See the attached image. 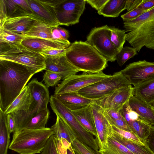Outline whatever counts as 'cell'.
Wrapping results in <instances>:
<instances>
[{
  "instance_id": "cell-8",
  "label": "cell",
  "mask_w": 154,
  "mask_h": 154,
  "mask_svg": "<svg viewBox=\"0 0 154 154\" xmlns=\"http://www.w3.org/2000/svg\"><path fill=\"white\" fill-rule=\"evenodd\" d=\"M0 59L10 60L26 65L32 69L36 73L46 68L45 56L21 44L7 51L0 53Z\"/></svg>"
},
{
  "instance_id": "cell-16",
  "label": "cell",
  "mask_w": 154,
  "mask_h": 154,
  "mask_svg": "<svg viewBox=\"0 0 154 154\" xmlns=\"http://www.w3.org/2000/svg\"><path fill=\"white\" fill-rule=\"evenodd\" d=\"M120 112L132 132L143 144L147 145L146 140L151 126L141 119L138 114L132 109L129 102L124 105Z\"/></svg>"
},
{
  "instance_id": "cell-44",
  "label": "cell",
  "mask_w": 154,
  "mask_h": 154,
  "mask_svg": "<svg viewBox=\"0 0 154 154\" xmlns=\"http://www.w3.org/2000/svg\"><path fill=\"white\" fill-rule=\"evenodd\" d=\"M66 48L55 49L47 50L43 51L40 53L44 56H59L66 54Z\"/></svg>"
},
{
  "instance_id": "cell-46",
  "label": "cell",
  "mask_w": 154,
  "mask_h": 154,
  "mask_svg": "<svg viewBox=\"0 0 154 154\" xmlns=\"http://www.w3.org/2000/svg\"><path fill=\"white\" fill-rule=\"evenodd\" d=\"M146 143L148 147L154 153V126L150 127L149 133Z\"/></svg>"
},
{
  "instance_id": "cell-10",
  "label": "cell",
  "mask_w": 154,
  "mask_h": 154,
  "mask_svg": "<svg viewBox=\"0 0 154 154\" xmlns=\"http://www.w3.org/2000/svg\"><path fill=\"white\" fill-rule=\"evenodd\" d=\"M103 71L97 73L83 72L82 74H74L63 80L55 88L54 95L78 92L81 89L109 77Z\"/></svg>"
},
{
  "instance_id": "cell-50",
  "label": "cell",
  "mask_w": 154,
  "mask_h": 154,
  "mask_svg": "<svg viewBox=\"0 0 154 154\" xmlns=\"http://www.w3.org/2000/svg\"><path fill=\"white\" fill-rule=\"evenodd\" d=\"M138 8L148 11L154 7V0H143Z\"/></svg>"
},
{
  "instance_id": "cell-32",
  "label": "cell",
  "mask_w": 154,
  "mask_h": 154,
  "mask_svg": "<svg viewBox=\"0 0 154 154\" xmlns=\"http://www.w3.org/2000/svg\"><path fill=\"white\" fill-rule=\"evenodd\" d=\"M98 152L99 154H134L110 135L103 149Z\"/></svg>"
},
{
  "instance_id": "cell-26",
  "label": "cell",
  "mask_w": 154,
  "mask_h": 154,
  "mask_svg": "<svg viewBox=\"0 0 154 154\" xmlns=\"http://www.w3.org/2000/svg\"><path fill=\"white\" fill-rule=\"evenodd\" d=\"M133 87V95L137 98L148 104L154 103V79Z\"/></svg>"
},
{
  "instance_id": "cell-11",
  "label": "cell",
  "mask_w": 154,
  "mask_h": 154,
  "mask_svg": "<svg viewBox=\"0 0 154 154\" xmlns=\"http://www.w3.org/2000/svg\"><path fill=\"white\" fill-rule=\"evenodd\" d=\"M85 0H58L54 8L59 25L78 23L85 9Z\"/></svg>"
},
{
  "instance_id": "cell-15",
  "label": "cell",
  "mask_w": 154,
  "mask_h": 154,
  "mask_svg": "<svg viewBox=\"0 0 154 154\" xmlns=\"http://www.w3.org/2000/svg\"><path fill=\"white\" fill-rule=\"evenodd\" d=\"M32 14L27 0H0V27L6 19Z\"/></svg>"
},
{
  "instance_id": "cell-53",
  "label": "cell",
  "mask_w": 154,
  "mask_h": 154,
  "mask_svg": "<svg viewBox=\"0 0 154 154\" xmlns=\"http://www.w3.org/2000/svg\"><path fill=\"white\" fill-rule=\"evenodd\" d=\"M151 105L152 106V107L154 110V103L152 105Z\"/></svg>"
},
{
  "instance_id": "cell-36",
  "label": "cell",
  "mask_w": 154,
  "mask_h": 154,
  "mask_svg": "<svg viewBox=\"0 0 154 154\" xmlns=\"http://www.w3.org/2000/svg\"><path fill=\"white\" fill-rule=\"evenodd\" d=\"M71 145L75 154H99L98 152L76 138L71 142Z\"/></svg>"
},
{
  "instance_id": "cell-4",
  "label": "cell",
  "mask_w": 154,
  "mask_h": 154,
  "mask_svg": "<svg viewBox=\"0 0 154 154\" xmlns=\"http://www.w3.org/2000/svg\"><path fill=\"white\" fill-rule=\"evenodd\" d=\"M54 134L51 128L38 130L24 129L13 133L9 149L19 154L40 153L48 139Z\"/></svg>"
},
{
  "instance_id": "cell-21",
  "label": "cell",
  "mask_w": 154,
  "mask_h": 154,
  "mask_svg": "<svg viewBox=\"0 0 154 154\" xmlns=\"http://www.w3.org/2000/svg\"><path fill=\"white\" fill-rule=\"evenodd\" d=\"M54 96L72 111L82 108L93 102V100L82 97L76 92H68Z\"/></svg>"
},
{
  "instance_id": "cell-45",
  "label": "cell",
  "mask_w": 154,
  "mask_h": 154,
  "mask_svg": "<svg viewBox=\"0 0 154 154\" xmlns=\"http://www.w3.org/2000/svg\"><path fill=\"white\" fill-rule=\"evenodd\" d=\"M86 2L98 11H100L109 0H85Z\"/></svg>"
},
{
  "instance_id": "cell-43",
  "label": "cell",
  "mask_w": 154,
  "mask_h": 154,
  "mask_svg": "<svg viewBox=\"0 0 154 154\" xmlns=\"http://www.w3.org/2000/svg\"><path fill=\"white\" fill-rule=\"evenodd\" d=\"M102 109L104 114L107 118L113 119H125L121 112V109L105 110L103 109Z\"/></svg>"
},
{
  "instance_id": "cell-48",
  "label": "cell",
  "mask_w": 154,
  "mask_h": 154,
  "mask_svg": "<svg viewBox=\"0 0 154 154\" xmlns=\"http://www.w3.org/2000/svg\"><path fill=\"white\" fill-rule=\"evenodd\" d=\"M6 121L9 131L14 133L15 130V123L14 118L11 114L6 115Z\"/></svg>"
},
{
  "instance_id": "cell-52",
  "label": "cell",
  "mask_w": 154,
  "mask_h": 154,
  "mask_svg": "<svg viewBox=\"0 0 154 154\" xmlns=\"http://www.w3.org/2000/svg\"><path fill=\"white\" fill-rule=\"evenodd\" d=\"M67 154H75L71 145L67 149Z\"/></svg>"
},
{
  "instance_id": "cell-49",
  "label": "cell",
  "mask_w": 154,
  "mask_h": 154,
  "mask_svg": "<svg viewBox=\"0 0 154 154\" xmlns=\"http://www.w3.org/2000/svg\"><path fill=\"white\" fill-rule=\"evenodd\" d=\"M143 0H127L125 9L130 11L137 8L142 2Z\"/></svg>"
},
{
  "instance_id": "cell-35",
  "label": "cell",
  "mask_w": 154,
  "mask_h": 154,
  "mask_svg": "<svg viewBox=\"0 0 154 154\" xmlns=\"http://www.w3.org/2000/svg\"><path fill=\"white\" fill-rule=\"evenodd\" d=\"M137 50L134 48L128 46L123 47L117 54L116 60L120 66H122L129 59L137 54Z\"/></svg>"
},
{
  "instance_id": "cell-38",
  "label": "cell",
  "mask_w": 154,
  "mask_h": 154,
  "mask_svg": "<svg viewBox=\"0 0 154 154\" xmlns=\"http://www.w3.org/2000/svg\"><path fill=\"white\" fill-rule=\"evenodd\" d=\"M111 127L112 130L114 132L138 144L145 145L142 142L139 137L132 132L127 131L121 129L114 125H111Z\"/></svg>"
},
{
  "instance_id": "cell-23",
  "label": "cell",
  "mask_w": 154,
  "mask_h": 154,
  "mask_svg": "<svg viewBox=\"0 0 154 154\" xmlns=\"http://www.w3.org/2000/svg\"><path fill=\"white\" fill-rule=\"evenodd\" d=\"M72 111L81 125L93 136H95V139H96L97 134L90 104Z\"/></svg>"
},
{
  "instance_id": "cell-27",
  "label": "cell",
  "mask_w": 154,
  "mask_h": 154,
  "mask_svg": "<svg viewBox=\"0 0 154 154\" xmlns=\"http://www.w3.org/2000/svg\"><path fill=\"white\" fill-rule=\"evenodd\" d=\"M55 123L51 128L54 131L55 137L59 139L64 138L69 143L75 139V134L66 123L59 116L56 115Z\"/></svg>"
},
{
  "instance_id": "cell-41",
  "label": "cell",
  "mask_w": 154,
  "mask_h": 154,
  "mask_svg": "<svg viewBox=\"0 0 154 154\" xmlns=\"http://www.w3.org/2000/svg\"><path fill=\"white\" fill-rule=\"evenodd\" d=\"M55 139L58 154H67V149L71 143L64 138L59 139L55 136Z\"/></svg>"
},
{
  "instance_id": "cell-22",
  "label": "cell",
  "mask_w": 154,
  "mask_h": 154,
  "mask_svg": "<svg viewBox=\"0 0 154 154\" xmlns=\"http://www.w3.org/2000/svg\"><path fill=\"white\" fill-rule=\"evenodd\" d=\"M132 109L136 112L140 119L150 126H154V110L150 104L145 103L133 95L129 100Z\"/></svg>"
},
{
  "instance_id": "cell-25",
  "label": "cell",
  "mask_w": 154,
  "mask_h": 154,
  "mask_svg": "<svg viewBox=\"0 0 154 154\" xmlns=\"http://www.w3.org/2000/svg\"><path fill=\"white\" fill-rule=\"evenodd\" d=\"M26 35L0 27V53L5 52L20 44Z\"/></svg>"
},
{
  "instance_id": "cell-17",
  "label": "cell",
  "mask_w": 154,
  "mask_h": 154,
  "mask_svg": "<svg viewBox=\"0 0 154 154\" xmlns=\"http://www.w3.org/2000/svg\"><path fill=\"white\" fill-rule=\"evenodd\" d=\"M90 105L97 134V137L95 139L99 150H101L106 143L108 137L112 131V127L104 114L102 109L94 102Z\"/></svg>"
},
{
  "instance_id": "cell-20",
  "label": "cell",
  "mask_w": 154,
  "mask_h": 154,
  "mask_svg": "<svg viewBox=\"0 0 154 154\" xmlns=\"http://www.w3.org/2000/svg\"><path fill=\"white\" fill-rule=\"evenodd\" d=\"M36 20L29 16L9 18L4 21L2 26L14 32L25 35L29 31Z\"/></svg>"
},
{
  "instance_id": "cell-34",
  "label": "cell",
  "mask_w": 154,
  "mask_h": 154,
  "mask_svg": "<svg viewBox=\"0 0 154 154\" xmlns=\"http://www.w3.org/2000/svg\"><path fill=\"white\" fill-rule=\"evenodd\" d=\"M111 41L116 48L118 53L123 48L126 41V34L125 30H122L114 27H110Z\"/></svg>"
},
{
  "instance_id": "cell-3",
  "label": "cell",
  "mask_w": 154,
  "mask_h": 154,
  "mask_svg": "<svg viewBox=\"0 0 154 154\" xmlns=\"http://www.w3.org/2000/svg\"><path fill=\"white\" fill-rule=\"evenodd\" d=\"M126 40L139 52L143 47L154 50V7L132 20L124 21Z\"/></svg>"
},
{
  "instance_id": "cell-24",
  "label": "cell",
  "mask_w": 154,
  "mask_h": 154,
  "mask_svg": "<svg viewBox=\"0 0 154 154\" xmlns=\"http://www.w3.org/2000/svg\"><path fill=\"white\" fill-rule=\"evenodd\" d=\"M32 101L30 90L27 85L4 112L7 115L19 111H27Z\"/></svg>"
},
{
  "instance_id": "cell-42",
  "label": "cell",
  "mask_w": 154,
  "mask_h": 154,
  "mask_svg": "<svg viewBox=\"0 0 154 154\" xmlns=\"http://www.w3.org/2000/svg\"><path fill=\"white\" fill-rule=\"evenodd\" d=\"M106 118L111 125H114L124 130L132 132L125 119H113Z\"/></svg>"
},
{
  "instance_id": "cell-19",
  "label": "cell",
  "mask_w": 154,
  "mask_h": 154,
  "mask_svg": "<svg viewBox=\"0 0 154 154\" xmlns=\"http://www.w3.org/2000/svg\"><path fill=\"white\" fill-rule=\"evenodd\" d=\"M21 44L35 52L40 53L47 50L66 48L71 44L39 38L26 36Z\"/></svg>"
},
{
  "instance_id": "cell-5",
  "label": "cell",
  "mask_w": 154,
  "mask_h": 154,
  "mask_svg": "<svg viewBox=\"0 0 154 154\" xmlns=\"http://www.w3.org/2000/svg\"><path fill=\"white\" fill-rule=\"evenodd\" d=\"M33 99L28 110L20 111L11 114L15 123V130L17 133L23 130L27 123L33 116L41 111L47 109L50 97L48 88L39 82L36 78L32 79L28 84Z\"/></svg>"
},
{
  "instance_id": "cell-31",
  "label": "cell",
  "mask_w": 154,
  "mask_h": 154,
  "mask_svg": "<svg viewBox=\"0 0 154 154\" xmlns=\"http://www.w3.org/2000/svg\"><path fill=\"white\" fill-rule=\"evenodd\" d=\"M54 27L36 20L31 28L25 35L57 41L52 36V30Z\"/></svg>"
},
{
  "instance_id": "cell-1",
  "label": "cell",
  "mask_w": 154,
  "mask_h": 154,
  "mask_svg": "<svg viewBox=\"0 0 154 154\" xmlns=\"http://www.w3.org/2000/svg\"><path fill=\"white\" fill-rule=\"evenodd\" d=\"M35 73L26 65L0 59V109L6 110Z\"/></svg>"
},
{
  "instance_id": "cell-6",
  "label": "cell",
  "mask_w": 154,
  "mask_h": 154,
  "mask_svg": "<svg viewBox=\"0 0 154 154\" xmlns=\"http://www.w3.org/2000/svg\"><path fill=\"white\" fill-rule=\"evenodd\" d=\"M49 102L54 112L68 125L75 134L76 139L95 150L98 149V144L93 135L81 125L71 110L63 104L54 95L51 96Z\"/></svg>"
},
{
  "instance_id": "cell-39",
  "label": "cell",
  "mask_w": 154,
  "mask_h": 154,
  "mask_svg": "<svg viewBox=\"0 0 154 154\" xmlns=\"http://www.w3.org/2000/svg\"><path fill=\"white\" fill-rule=\"evenodd\" d=\"M41 153L42 154H58L54 134L48 139Z\"/></svg>"
},
{
  "instance_id": "cell-51",
  "label": "cell",
  "mask_w": 154,
  "mask_h": 154,
  "mask_svg": "<svg viewBox=\"0 0 154 154\" xmlns=\"http://www.w3.org/2000/svg\"><path fill=\"white\" fill-rule=\"evenodd\" d=\"M57 28L61 35L65 39L68 40L69 37V33L68 31L64 28L57 26Z\"/></svg>"
},
{
  "instance_id": "cell-28",
  "label": "cell",
  "mask_w": 154,
  "mask_h": 154,
  "mask_svg": "<svg viewBox=\"0 0 154 154\" xmlns=\"http://www.w3.org/2000/svg\"><path fill=\"white\" fill-rule=\"evenodd\" d=\"M109 135L134 154H154L147 145L138 144L114 132L112 130Z\"/></svg>"
},
{
  "instance_id": "cell-7",
  "label": "cell",
  "mask_w": 154,
  "mask_h": 154,
  "mask_svg": "<svg viewBox=\"0 0 154 154\" xmlns=\"http://www.w3.org/2000/svg\"><path fill=\"white\" fill-rule=\"evenodd\" d=\"M120 71L100 81L79 90L78 93L87 98L94 100L102 98L119 89L131 85Z\"/></svg>"
},
{
  "instance_id": "cell-37",
  "label": "cell",
  "mask_w": 154,
  "mask_h": 154,
  "mask_svg": "<svg viewBox=\"0 0 154 154\" xmlns=\"http://www.w3.org/2000/svg\"><path fill=\"white\" fill-rule=\"evenodd\" d=\"M63 79V77L61 74L47 70L44 73L43 78V81L48 88L56 85L61 80Z\"/></svg>"
},
{
  "instance_id": "cell-40",
  "label": "cell",
  "mask_w": 154,
  "mask_h": 154,
  "mask_svg": "<svg viewBox=\"0 0 154 154\" xmlns=\"http://www.w3.org/2000/svg\"><path fill=\"white\" fill-rule=\"evenodd\" d=\"M147 11H148L145 10L137 7L122 15L121 17L124 22L132 20L138 17Z\"/></svg>"
},
{
  "instance_id": "cell-47",
  "label": "cell",
  "mask_w": 154,
  "mask_h": 154,
  "mask_svg": "<svg viewBox=\"0 0 154 154\" xmlns=\"http://www.w3.org/2000/svg\"><path fill=\"white\" fill-rule=\"evenodd\" d=\"M52 33L53 38L56 41L60 42L66 43L71 44L68 40L64 38L60 34L57 26H54L52 30Z\"/></svg>"
},
{
  "instance_id": "cell-33",
  "label": "cell",
  "mask_w": 154,
  "mask_h": 154,
  "mask_svg": "<svg viewBox=\"0 0 154 154\" xmlns=\"http://www.w3.org/2000/svg\"><path fill=\"white\" fill-rule=\"evenodd\" d=\"M49 115L50 111L48 108L41 111L29 120L23 129L38 130L46 128Z\"/></svg>"
},
{
  "instance_id": "cell-30",
  "label": "cell",
  "mask_w": 154,
  "mask_h": 154,
  "mask_svg": "<svg viewBox=\"0 0 154 154\" xmlns=\"http://www.w3.org/2000/svg\"><path fill=\"white\" fill-rule=\"evenodd\" d=\"M11 133L6 121V115L0 109V154H7L10 144Z\"/></svg>"
},
{
  "instance_id": "cell-14",
  "label": "cell",
  "mask_w": 154,
  "mask_h": 154,
  "mask_svg": "<svg viewBox=\"0 0 154 154\" xmlns=\"http://www.w3.org/2000/svg\"><path fill=\"white\" fill-rule=\"evenodd\" d=\"M131 85L120 88L100 98L93 100L94 103L105 110H120L133 95Z\"/></svg>"
},
{
  "instance_id": "cell-13",
  "label": "cell",
  "mask_w": 154,
  "mask_h": 154,
  "mask_svg": "<svg viewBox=\"0 0 154 154\" xmlns=\"http://www.w3.org/2000/svg\"><path fill=\"white\" fill-rule=\"evenodd\" d=\"M57 0H27L32 12L29 17L50 26H59L54 8Z\"/></svg>"
},
{
  "instance_id": "cell-12",
  "label": "cell",
  "mask_w": 154,
  "mask_h": 154,
  "mask_svg": "<svg viewBox=\"0 0 154 154\" xmlns=\"http://www.w3.org/2000/svg\"><path fill=\"white\" fill-rule=\"evenodd\" d=\"M121 71L131 84L135 87L154 79V62L145 60L134 62Z\"/></svg>"
},
{
  "instance_id": "cell-2",
  "label": "cell",
  "mask_w": 154,
  "mask_h": 154,
  "mask_svg": "<svg viewBox=\"0 0 154 154\" xmlns=\"http://www.w3.org/2000/svg\"><path fill=\"white\" fill-rule=\"evenodd\" d=\"M66 56L73 66L83 72L98 73L108 66L106 60L86 41L72 43L66 48Z\"/></svg>"
},
{
  "instance_id": "cell-18",
  "label": "cell",
  "mask_w": 154,
  "mask_h": 154,
  "mask_svg": "<svg viewBox=\"0 0 154 154\" xmlns=\"http://www.w3.org/2000/svg\"><path fill=\"white\" fill-rule=\"evenodd\" d=\"M45 57L46 65L45 70L61 74L63 79L80 72L70 63L66 54L57 57Z\"/></svg>"
},
{
  "instance_id": "cell-29",
  "label": "cell",
  "mask_w": 154,
  "mask_h": 154,
  "mask_svg": "<svg viewBox=\"0 0 154 154\" xmlns=\"http://www.w3.org/2000/svg\"><path fill=\"white\" fill-rule=\"evenodd\" d=\"M127 0H109L102 8L97 13L107 17H118L125 10Z\"/></svg>"
},
{
  "instance_id": "cell-9",
  "label": "cell",
  "mask_w": 154,
  "mask_h": 154,
  "mask_svg": "<svg viewBox=\"0 0 154 154\" xmlns=\"http://www.w3.org/2000/svg\"><path fill=\"white\" fill-rule=\"evenodd\" d=\"M111 30L107 25L91 29L86 42L94 48L108 61L116 60L118 51L110 39Z\"/></svg>"
}]
</instances>
